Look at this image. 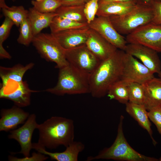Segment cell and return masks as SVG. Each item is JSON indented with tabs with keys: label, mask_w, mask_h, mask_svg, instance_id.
Instances as JSON below:
<instances>
[{
	"label": "cell",
	"mask_w": 161,
	"mask_h": 161,
	"mask_svg": "<svg viewBox=\"0 0 161 161\" xmlns=\"http://www.w3.org/2000/svg\"><path fill=\"white\" fill-rule=\"evenodd\" d=\"M15 25L9 18L5 17L0 27V43L3 44L8 37L12 26Z\"/></svg>",
	"instance_id": "32"
},
{
	"label": "cell",
	"mask_w": 161,
	"mask_h": 161,
	"mask_svg": "<svg viewBox=\"0 0 161 161\" xmlns=\"http://www.w3.org/2000/svg\"><path fill=\"white\" fill-rule=\"evenodd\" d=\"M149 120L156 126L159 134L161 135V106L154 107L148 112Z\"/></svg>",
	"instance_id": "31"
},
{
	"label": "cell",
	"mask_w": 161,
	"mask_h": 161,
	"mask_svg": "<svg viewBox=\"0 0 161 161\" xmlns=\"http://www.w3.org/2000/svg\"><path fill=\"white\" fill-rule=\"evenodd\" d=\"M33 152L32 155L28 157H24L22 158H18L10 155L8 156V160L10 161H43L47 160L49 157L38 152Z\"/></svg>",
	"instance_id": "33"
},
{
	"label": "cell",
	"mask_w": 161,
	"mask_h": 161,
	"mask_svg": "<svg viewBox=\"0 0 161 161\" xmlns=\"http://www.w3.org/2000/svg\"><path fill=\"white\" fill-rule=\"evenodd\" d=\"M137 4L131 2L109 1L99 3L97 16H122L132 11Z\"/></svg>",
	"instance_id": "18"
},
{
	"label": "cell",
	"mask_w": 161,
	"mask_h": 161,
	"mask_svg": "<svg viewBox=\"0 0 161 161\" xmlns=\"http://www.w3.org/2000/svg\"><path fill=\"white\" fill-rule=\"evenodd\" d=\"M21 108L15 105L10 109L1 110L0 131H11L25 122L30 114Z\"/></svg>",
	"instance_id": "15"
},
{
	"label": "cell",
	"mask_w": 161,
	"mask_h": 161,
	"mask_svg": "<svg viewBox=\"0 0 161 161\" xmlns=\"http://www.w3.org/2000/svg\"><path fill=\"white\" fill-rule=\"evenodd\" d=\"M37 92L31 90L26 81H22L15 86L7 89H1L0 97L13 101L19 107H25L30 105L32 92Z\"/></svg>",
	"instance_id": "16"
},
{
	"label": "cell",
	"mask_w": 161,
	"mask_h": 161,
	"mask_svg": "<svg viewBox=\"0 0 161 161\" xmlns=\"http://www.w3.org/2000/svg\"><path fill=\"white\" fill-rule=\"evenodd\" d=\"M128 84L120 80L109 88L107 94L110 99H114L120 103L126 104L129 101Z\"/></svg>",
	"instance_id": "24"
},
{
	"label": "cell",
	"mask_w": 161,
	"mask_h": 161,
	"mask_svg": "<svg viewBox=\"0 0 161 161\" xmlns=\"http://www.w3.org/2000/svg\"><path fill=\"white\" fill-rule=\"evenodd\" d=\"M89 75L69 64L59 69L57 84L45 91L58 96L89 93Z\"/></svg>",
	"instance_id": "3"
},
{
	"label": "cell",
	"mask_w": 161,
	"mask_h": 161,
	"mask_svg": "<svg viewBox=\"0 0 161 161\" xmlns=\"http://www.w3.org/2000/svg\"><path fill=\"white\" fill-rule=\"evenodd\" d=\"M34 64L30 63L25 66L17 64L11 67H0V76L2 81L1 87L10 83H19L23 81L25 72L32 69Z\"/></svg>",
	"instance_id": "22"
},
{
	"label": "cell",
	"mask_w": 161,
	"mask_h": 161,
	"mask_svg": "<svg viewBox=\"0 0 161 161\" xmlns=\"http://www.w3.org/2000/svg\"><path fill=\"white\" fill-rule=\"evenodd\" d=\"M159 0V1H161V0Z\"/></svg>",
	"instance_id": "46"
},
{
	"label": "cell",
	"mask_w": 161,
	"mask_h": 161,
	"mask_svg": "<svg viewBox=\"0 0 161 161\" xmlns=\"http://www.w3.org/2000/svg\"><path fill=\"white\" fill-rule=\"evenodd\" d=\"M31 3L33 8L42 13L55 12L62 5L61 1L58 0H42L39 1L32 0Z\"/></svg>",
	"instance_id": "29"
},
{
	"label": "cell",
	"mask_w": 161,
	"mask_h": 161,
	"mask_svg": "<svg viewBox=\"0 0 161 161\" xmlns=\"http://www.w3.org/2000/svg\"><path fill=\"white\" fill-rule=\"evenodd\" d=\"M90 29L88 26L51 33L62 47L66 49L85 44L89 35Z\"/></svg>",
	"instance_id": "14"
},
{
	"label": "cell",
	"mask_w": 161,
	"mask_h": 161,
	"mask_svg": "<svg viewBox=\"0 0 161 161\" xmlns=\"http://www.w3.org/2000/svg\"><path fill=\"white\" fill-rule=\"evenodd\" d=\"M9 7L6 4L5 0H0V7L1 8H7Z\"/></svg>",
	"instance_id": "39"
},
{
	"label": "cell",
	"mask_w": 161,
	"mask_h": 161,
	"mask_svg": "<svg viewBox=\"0 0 161 161\" xmlns=\"http://www.w3.org/2000/svg\"><path fill=\"white\" fill-rule=\"evenodd\" d=\"M62 152H51L46 149L32 143V148L38 152L49 156L52 160L57 161H77L79 154L85 148L84 144L80 141H73Z\"/></svg>",
	"instance_id": "17"
},
{
	"label": "cell",
	"mask_w": 161,
	"mask_h": 161,
	"mask_svg": "<svg viewBox=\"0 0 161 161\" xmlns=\"http://www.w3.org/2000/svg\"><path fill=\"white\" fill-rule=\"evenodd\" d=\"M38 125L36 121L35 114H32L30 115L21 127L10 131L8 138L17 141L21 147L20 151L16 153L21 154L24 157L30 156L31 150L32 149V135L34 130L37 129Z\"/></svg>",
	"instance_id": "11"
},
{
	"label": "cell",
	"mask_w": 161,
	"mask_h": 161,
	"mask_svg": "<svg viewBox=\"0 0 161 161\" xmlns=\"http://www.w3.org/2000/svg\"><path fill=\"white\" fill-rule=\"evenodd\" d=\"M37 1H41L42 0H35Z\"/></svg>",
	"instance_id": "42"
},
{
	"label": "cell",
	"mask_w": 161,
	"mask_h": 161,
	"mask_svg": "<svg viewBox=\"0 0 161 161\" xmlns=\"http://www.w3.org/2000/svg\"><path fill=\"white\" fill-rule=\"evenodd\" d=\"M84 4L61 5L55 12L57 14V16L61 17L67 18L80 22L87 23L84 13Z\"/></svg>",
	"instance_id": "23"
},
{
	"label": "cell",
	"mask_w": 161,
	"mask_h": 161,
	"mask_svg": "<svg viewBox=\"0 0 161 161\" xmlns=\"http://www.w3.org/2000/svg\"><path fill=\"white\" fill-rule=\"evenodd\" d=\"M84 2L85 3H86L87 2L89 1L90 0H83Z\"/></svg>",
	"instance_id": "41"
},
{
	"label": "cell",
	"mask_w": 161,
	"mask_h": 161,
	"mask_svg": "<svg viewBox=\"0 0 161 161\" xmlns=\"http://www.w3.org/2000/svg\"><path fill=\"white\" fill-rule=\"evenodd\" d=\"M88 26L87 23L76 21L56 16L53 19L49 26L51 33L61 31L80 28Z\"/></svg>",
	"instance_id": "25"
},
{
	"label": "cell",
	"mask_w": 161,
	"mask_h": 161,
	"mask_svg": "<svg viewBox=\"0 0 161 161\" xmlns=\"http://www.w3.org/2000/svg\"><path fill=\"white\" fill-rule=\"evenodd\" d=\"M99 0H90L84 5V13L88 24L95 18L99 7Z\"/></svg>",
	"instance_id": "30"
},
{
	"label": "cell",
	"mask_w": 161,
	"mask_h": 161,
	"mask_svg": "<svg viewBox=\"0 0 161 161\" xmlns=\"http://www.w3.org/2000/svg\"><path fill=\"white\" fill-rule=\"evenodd\" d=\"M158 74L159 78L161 79V71L158 73Z\"/></svg>",
	"instance_id": "40"
},
{
	"label": "cell",
	"mask_w": 161,
	"mask_h": 161,
	"mask_svg": "<svg viewBox=\"0 0 161 161\" xmlns=\"http://www.w3.org/2000/svg\"><path fill=\"white\" fill-rule=\"evenodd\" d=\"M66 59L69 64L89 75L96 68L101 61L83 44L65 49Z\"/></svg>",
	"instance_id": "8"
},
{
	"label": "cell",
	"mask_w": 161,
	"mask_h": 161,
	"mask_svg": "<svg viewBox=\"0 0 161 161\" xmlns=\"http://www.w3.org/2000/svg\"><path fill=\"white\" fill-rule=\"evenodd\" d=\"M4 16L10 19L15 25L19 27L23 21L27 18L28 10L22 6H12L2 9Z\"/></svg>",
	"instance_id": "26"
},
{
	"label": "cell",
	"mask_w": 161,
	"mask_h": 161,
	"mask_svg": "<svg viewBox=\"0 0 161 161\" xmlns=\"http://www.w3.org/2000/svg\"><path fill=\"white\" fill-rule=\"evenodd\" d=\"M38 146L52 149L60 145L67 147L74 141V125L72 119L53 116L39 124Z\"/></svg>",
	"instance_id": "2"
},
{
	"label": "cell",
	"mask_w": 161,
	"mask_h": 161,
	"mask_svg": "<svg viewBox=\"0 0 161 161\" xmlns=\"http://www.w3.org/2000/svg\"><path fill=\"white\" fill-rule=\"evenodd\" d=\"M85 44L101 61L109 58L118 49L98 32L90 28Z\"/></svg>",
	"instance_id": "13"
},
{
	"label": "cell",
	"mask_w": 161,
	"mask_h": 161,
	"mask_svg": "<svg viewBox=\"0 0 161 161\" xmlns=\"http://www.w3.org/2000/svg\"><path fill=\"white\" fill-rule=\"evenodd\" d=\"M109 1H117V2H131L136 4V0H99L98 3H101L104 2Z\"/></svg>",
	"instance_id": "37"
},
{
	"label": "cell",
	"mask_w": 161,
	"mask_h": 161,
	"mask_svg": "<svg viewBox=\"0 0 161 161\" xmlns=\"http://www.w3.org/2000/svg\"><path fill=\"white\" fill-rule=\"evenodd\" d=\"M59 0L60 1H61L62 0Z\"/></svg>",
	"instance_id": "45"
},
{
	"label": "cell",
	"mask_w": 161,
	"mask_h": 161,
	"mask_svg": "<svg viewBox=\"0 0 161 161\" xmlns=\"http://www.w3.org/2000/svg\"><path fill=\"white\" fill-rule=\"evenodd\" d=\"M88 25L117 49L124 51L128 44L126 38L117 31L109 17H95Z\"/></svg>",
	"instance_id": "10"
},
{
	"label": "cell",
	"mask_w": 161,
	"mask_h": 161,
	"mask_svg": "<svg viewBox=\"0 0 161 161\" xmlns=\"http://www.w3.org/2000/svg\"><path fill=\"white\" fill-rule=\"evenodd\" d=\"M0 57L1 59L6 58L10 59L11 56L7 52L3 46V44L0 43Z\"/></svg>",
	"instance_id": "36"
},
{
	"label": "cell",
	"mask_w": 161,
	"mask_h": 161,
	"mask_svg": "<svg viewBox=\"0 0 161 161\" xmlns=\"http://www.w3.org/2000/svg\"><path fill=\"white\" fill-rule=\"evenodd\" d=\"M128 44H141L161 52V25L150 22L126 35Z\"/></svg>",
	"instance_id": "7"
},
{
	"label": "cell",
	"mask_w": 161,
	"mask_h": 161,
	"mask_svg": "<svg viewBox=\"0 0 161 161\" xmlns=\"http://www.w3.org/2000/svg\"><path fill=\"white\" fill-rule=\"evenodd\" d=\"M153 0H136V4L140 5H151Z\"/></svg>",
	"instance_id": "38"
},
{
	"label": "cell",
	"mask_w": 161,
	"mask_h": 161,
	"mask_svg": "<svg viewBox=\"0 0 161 161\" xmlns=\"http://www.w3.org/2000/svg\"><path fill=\"white\" fill-rule=\"evenodd\" d=\"M19 34L17 39L18 42L25 46H28L32 42L34 37L30 24L27 18L19 26Z\"/></svg>",
	"instance_id": "28"
},
{
	"label": "cell",
	"mask_w": 161,
	"mask_h": 161,
	"mask_svg": "<svg viewBox=\"0 0 161 161\" xmlns=\"http://www.w3.org/2000/svg\"><path fill=\"white\" fill-rule=\"evenodd\" d=\"M62 5L69 6L84 4L83 0H62L61 1Z\"/></svg>",
	"instance_id": "35"
},
{
	"label": "cell",
	"mask_w": 161,
	"mask_h": 161,
	"mask_svg": "<svg viewBox=\"0 0 161 161\" xmlns=\"http://www.w3.org/2000/svg\"><path fill=\"white\" fill-rule=\"evenodd\" d=\"M159 161H161V157H160L159 159Z\"/></svg>",
	"instance_id": "43"
},
{
	"label": "cell",
	"mask_w": 161,
	"mask_h": 161,
	"mask_svg": "<svg viewBox=\"0 0 161 161\" xmlns=\"http://www.w3.org/2000/svg\"><path fill=\"white\" fill-rule=\"evenodd\" d=\"M154 73L135 57L125 52L120 80L127 84L137 83L143 84L154 78Z\"/></svg>",
	"instance_id": "9"
},
{
	"label": "cell",
	"mask_w": 161,
	"mask_h": 161,
	"mask_svg": "<svg viewBox=\"0 0 161 161\" xmlns=\"http://www.w3.org/2000/svg\"><path fill=\"white\" fill-rule=\"evenodd\" d=\"M153 16L151 5L137 4L134 9L125 15L109 18L119 33L127 35L139 27L151 22Z\"/></svg>",
	"instance_id": "5"
},
{
	"label": "cell",
	"mask_w": 161,
	"mask_h": 161,
	"mask_svg": "<svg viewBox=\"0 0 161 161\" xmlns=\"http://www.w3.org/2000/svg\"><path fill=\"white\" fill-rule=\"evenodd\" d=\"M41 56L46 61L55 63L59 69L69 64L65 49L51 33H40L34 37L32 42Z\"/></svg>",
	"instance_id": "6"
},
{
	"label": "cell",
	"mask_w": 161,
	"mask_h": 161,
	"mask_svg": "<svg viewBox=\"0 0 161 161\" xmlns=\"http://www.w3.org/2000/svg\"><path fill=\"white\" fill-rule=\"evenodd\" d=\"M125 52L118 49L109 58L101 61L89 75L90 93L95 98L107 94L109 87L120 80L122 75Z\"/></svg>",
	"instance_id": "1"
},
{
	"label": "cell",
	"mask_w": 161,
	"mask_h": 161,
	"mask_svg": "<svg viewBox=\"0 0 161 161\" xmlns=\"http://www.w3.org/2000/svg\"><path fill=\"white\" fill-rule=\"evenodd\" d=\"M13 1H16V0H12Z\"/></svg>",
	"instance_id": "44"
},
{
	"label": "cell",
	"mask_w": 161,
	"mask_h": 161,
	"mask_svg": "<svg viewBox=\"0 0 161 161\" xmlns=\"http://www.w3.org/2000/svg\"><path fill=\"white\" fill-rule=\"evenodd\" d=\"M57 15L56 12L42 13L33 7L30 8L27 18L34 36L41 33L44 29L49 27L53 18Z\"/></svg>",
	"instance_id": "21"
},
{
	"label": "cell",
	"mask_w": 161,
	"mask_h": 161,
	"mask_svg": "<svg viewBox=\"0 0 161 161\" xmlns=\"http://www.w3.org/2000/svg\"><path fill=\"white\" fill-rule=\"evenodd\" d=\"M126 112L148 132L154 145L157 143L152 136L151 124L148 116V112L144 105L128 102L126 104Z\"/></svg>",
	"instance_id": "20"
},
{
	"label": "cell",
	"mask_w": 161,
	"mask_h": 161,
	"mask_svg": "<svg viewBox=\"0 0 161 161\" xmlns=\"http://www.w3.org/2000/svg\"><path fill=\"white\" fill-rule=\"evenodd\" d=\"M124 117L121 115L118 124L116 137L110 147L105 148L94 156L87 157L86 161L99 159L127 161H157L159 160L142 155L133 149L126 140L123 133Z\"/></svg>",
	"instance_id": "4"
},
{
	"label": "cell",
	"mask_w": 161,
	"mask_h": 161,
	"mask_svg": "<svg viewBox=\"0 0 161 161\" xmlns=\"http://www.w3.org/2000/svg\"><path fill=\"white\" fill-rule=\"evenodd\" d=\"M129 102L144 105L145 91L143 84L131 83L128 84Z\"/></svg>",
	"instance_id": "27"
},
{
	"label": "cell",
	"mask_w": 161,
	"mask_h": 161,
	"mask_svg": "<svg viewBox=\"0 0 161 161\" xmlns=\"http://www.w3.org/2000/svg\"><path fill=\"white\" fill-rule=\"evenodd\" d=\"M151 5L154 12V16L151 22L161 25V1L153 0Z\"/></svg>",
	"instance_id": "34"
},
{
	"label": "cell",
	"mask_w": 161,
	"mask_h": 161,
	"mask_svg": "<svg viewBox=\"0 0 161 161\" xmlns=\"http://www.w3.org/2000/svg\"><path fill=\"white\" fill-rule=\"evenodd\" d=\"M139 59L153 73L161 71V63L156 51L139 44H128L124 51Z\"/></svg>",
	"instance_id": "12"
},
{
	"label": "cell",
	"mask_w": 161,
	"mask_h": 161,
	"mask_svg": "<svg viewBox=\"0 0 161 161\" xmlns=\"http://www.w3.org/2000/svg\"><path fill=\"white\" fill-rule=\"evenodd\" d=\"M143 84L145 95L144 105L146 110L161 106V79L154 77Z\"/></svg>",
	"instance_id": "19"
}]
</instances>
